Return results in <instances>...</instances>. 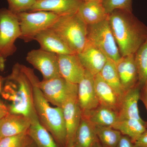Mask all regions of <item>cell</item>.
Returning <instances> with one entry per match:
<instances>
[{
	"label": "cell",
	"mask_w": 147,
	"mask_h": 147,
	"mask_svg": "<svg viewBox=\"0 0 147 147\" xmlns=\"http://www.w3.org/2000/svg\"><path fill=\"white\" fill-rule=\"evenodd\" d=\"M34 70L16 63L6 78L0 76V95L9 102V113L19 114L31 119L36 115L34 105Z\"/></svg>",
	"instance_id": "1"
},
{
	"label": "cell",
	"mask_w": 147,
	"mask_h": 147,
	"mask_svg": "<svg viewBox=\"0 0 147 147\" xmlns=\"http://www.w3.org/2000/svg\"><path fill=\"white\" fill-rule=\"evenodd\" d=\"M108 20L121 57L134 55L147 39V27L132 11L115 9Z\"/></svg>",
	"instance_id": "2"
},
{
	"label": "cell",
	"mask_w": 147,
	"mask_h": 147,
	"mask_svg": "<svg viewBox=\"0 0 147 147\" xmlns=\"http://www.w3.org/2000/svg\"><path fill=\"white\" fill-rule=\"evenodd\" d=\"M38 78L34 81V105L40 123L61 147H66L67 131L61 108L51 107L37 85Z\"/></svg>",
	"instance_id": "3"
},
{
	"label": "cell",
	"mask_w": 147,
	"mask_h": 147,
	"mask_svg": "<svg viewBox=\"0 0 147 147\" xmlns=\"http://www.w3.org/2000/svg\"><path fill=\"white\" fill-rule=\"evenodd\" d=\"M87 26L76 13L59 16L51 27L74 54L81 53L87 42Z\"/></svg>",
	"instance_id": "4"
},
{
	"label": "cell",
	"mask_w": 147,
	"mask_h": 147,
	"mask_svg": "<svg viewBox=\"0 0 147 147\" xmlns=\"http://www.w3.org/2000/svg\"><path fill=\"white\" fill-rule=\"evenodd\" d=\"M18 17L21 36L24 42H30L41 32L51 28L59 17L50 11H25L16 14Z\"/></svg>",
	"instance_id": "5"
},
{
	"label": "cell",
	"mask_w": 147,
	"mask_h": 147,
	"mask_svg": "<svg viewBox=\"0 0 147 147\" xmlns=\"http://www.w3.org/2000/svg\"><path fill=\"white\" fill-rule=\"evenodd\" d=\"M87 38V42L97 48L115 63L121 57L108 19L88 25Z\"/></svg>",
	"instance_id": "6"
},
{
	"label": "cell",
	"mask_w": 147,
	"mask_h": 147,
	"mask_svg": "<svg viewBox=\"0 0 147 147\" xmlns=\"http://www.w3.org/2000/svg\"><path fill=\"white\" fill-rule=\"evenodd\" d=\"M21 30L18 17L8 9H0V56L6 59L16 52L15 42Z\"/></svg>",
	"instance_id": "7"
},
{
	"label": "cell",
	"mask_w": 147,
	"mask_h": 147,
	"mask_svg": "<svg viewBox=\"0 0 147 147\" xmlns=\"http://www.w3.org/2000/svg\"><path fill=\"white\" fill-rule=\"evenodd\" d=\"M37 85L49 103L60 108L69 96L78 88V84H71L62 76L38 80Z\"/></svg>",
	"instance_id": "8"
},
{
	"label": "cell",
	"mask_w": 147,
	"mask_h": 147,
	"mask_svg": "<svg viewBox=\"0 0 147 147\" xmlns=\"http://www.w3.org/2000/svg\"><path fill=\"white\" fill-rule=\"evenodd\" d=\"M26 59L42 74L43 80L61 77L58 55L40 49L32 50L27 54Z\"/></svg>",
	"instance_id": "9"
},
{
	"label": "cell",
	"mask_w": 147,
	"mask_h": 147,
	"mask_svg": "<svg viewBox=\"0 0 147 147\" xmlns=\"http://www.w3.org/2000/svg\"><path fill=\"white\" fill-rule=\"evenodd\" d=\"M77 91L78 88L69 96L61 107L66 128V147L73 146L75 134L82 118V111L78 102Z\"/></svg>",
	"instance_id": "10"
},
{
	"label": "cell",
	"mask_w": 147,
	"mask_h": 147,
	"mask_svg": "<svg viewBox=\"0 0 147 147\" xmlns=\"http://www.w3.org/2000/svg\"><path fill=\"white\" fill-rule=\"evenodd\" d=\"M77 97L82 114L93 110L99 105L94 85V76L86 70L78 84Z\"/></svg>",
	"instance_id": "11"
},
{
	"label": "cell",
	"mask_w": 147,
	"mask_h": 147,
	"mask_svg": "<svg viewBox=\"0 0 147 147\" xmlns=\"http://www.w3.org/2000/svg\"><path fill=\"white\" fill-rule=\"evenodd\" d=\"M61 76L71 84H78L84 77L85 69L77 54L58 55Z\"/></svg>",
	"instance_id": "12"
},
{
	"label": "cell",
	"mask_w": 147,
	"mask_h": 147,
	"mask_svg": "<svg viewBox=\"0 0 147 147\" xmlns=\"http://www.w3.org/2000/svg\"><path fill=\"white\" fill-rule=\"evenodd\" d=\"M84 0H36L29 12L50 11L62 16L76 13Z\"/></svg>",
	"instance_id": "13"
},
{
	"label": "cell",
	"mask_w": 147,
	"mask_h": 147,
	"mask_svg": "<svg viewBox=\"0 0 147 147\" xmlns=\"http://www.w3.org/2000/svg\"><path fill=\"white\" fill-rule=\"evenodd\" d=\"M116 68L125 92L139 86L134 54L121 57L115 63Z\"/></svg>",
	"instance_id": "14"
},
{
	"label": "cell",
	"mask_w": 147,
	"mask_h": 147,
	"mask_svg": "<svg viewBox=\"0 0 147 147\" xmlns=\"http://www.w3.org/2000/svg\"><path fill=\"white\" fill-rule=\"evenodd\" d=\"M30 125L28 117L9 113L0 120V139L26 132Z\"/></svg>",
	"instance_id": "15"
},
{
	"label": "cell",
	"mask_w": 147,
	"mask_h": 147,
	"mask_svg": "<svg viewBox=\"0 0 147 147\" xmlns=\"http://www.w3.org/2000/svg\"><path fill=\"white\" fill-rule=\"evenodd\" d=\"M140 90L141 88L137 86L125 93L120 100L118 119H135L146 122L139 115L138 102L140 99Z\"/></svg>",
	"instance_id": "16"
},
{
	"label": "cell",
	"mask_w": 147,
	"mask_h": 147,
	"mask_svg": "<svg viewBox=\"0 0 147 147\" xmlns=\"http://www.w3.org/2000/svg\"><path fill=\"white\" fill-rule=\"evenodd\" d=\"M77 55L85 69L94 76L100 73L108 59L101 51L88 42Z\"/></svg>",
	"instance_id": "17"
},
{
	"label": "cell",
	"mask_w": 147,
	"mask_h": 147,
	"mask_svg": "<svg viewBox=\"0 0 147 147\" xmlns=\"http://www.w3.org/2000/svg\"><path fill=\"white\" fill-rule=\"evenodd\" d=\"M40 45V49L57 55H70L74 54L62 39L59 36L50 28L41 32L35 37Z\"/></svg>",
	"instance_id": "18"
},
{
	"label": "cell",
	"mask_w": 147,
	"mask_h": 147,
	"mask_svg": "<svg viewBox=\"0 0 147 147\" xmlns=\"http://www.w3.org/2000/svg\"><path fill=\"white\" fill-rule=\"evenodd\" d=\"M78 12L87 25L108 20L109 15L104 7L102 0H84Z\"/></svg>",
	"instance_id": "19"
},
{
	"label": "cell",
	"mask_w": 147,
	"mask_h": 147,
	"mask_svg": "<svg viewBox=\"0 0 147 147\" xmlns=\"http://www.w3.org/2000/svg\"><path fill=\"white\" fill-rule=\"evenodd\" d=\"M94 85L99 105L111 108L118 113L119 98L113 89L102 79L100 73L94 76Z\"/></svg>",
	"instance_id": "20"
},
{
	"label": "cell",
	"mask_w": 147,
	"mask_h": 147,
	"mask_svg": "<svg viewBox=\"0 0 147 147\" xmlns=\"http://www.w3.org/2000/svg\"><path fill=\"white\" fill-rule=\"evenodd\" d=\"M95 126L113 127L118 119V113L106 106L99 105L96 108L82 114Z\"/></svg>",
	"instance_id": "21"
},
{
	"label": "cell",
	"mask_w": 147,
	"mask_h": 147,
	"mask_svg": "<svg viewBox=\"0 0 147 147\" xmlns=\"http://www.w3.org/2000/svg\"><path fill=\"white\" fill-rule=\"evenodd\" d=\"M31 125L28 133L36 147H61L52 135L40 123L37 115L30 119Z\"/></svg>",
	"instance_id": "22"
},
{
	"label": "cell",
	"mask_w": 147,
	"mask_h": 147,
	"mask_svg": "<svg viewBox=\"0 0 147 147\" xmlns=\"http://www.w3.org/2000/svg\"><path fill=\"white\" fill-rule=\"evenodd\" d=\"M98 140L95 127L87 119L82 115V118L77 129L74 140V147H93Z\"/></svg>",
	"instance_id": "23"
},
{
	"label": "cell",
	"mask_w": 147,
	"mask_h": 147,
	"mask_svg": "<svg viewBox=\"0 0 147 147\" xmlns=\"http://www.w3.org/2000/svg\"><path fill=\"white\" fill-rule=\"evenodd\" d=\"M146 124L135 119H118L112 127L129 137L134 144L147 129Z\"/></svg>",
	"instance_id": "24"
},
{
	"label": "cell",
	"mask_w": 147,
	"mask_h": 147,
	"mask_svg": "<svg viewBox=\"0 0 147 147\" xmlns=\"http://www.w3.org/2000/svg\"><path fill=\"white\" fill-rule=\"evenodd\" d=\"M99 73L102 79L115 91L120 100L125 92L122 87L115 62L108 59L106 63Z\"/></svg>",
	"instance_id": "25"
},
{
	"label": "cell",
	"mask_w": 147,
	"mask_h": 147,
	"mask_svg": "<svg viewBox=\"0 0 147 147\" xmlns=\"http://www.w3.org/2000/svg\"><path fill=\"white\" fill-rule=\"evenodd\" d=\"M98 139L103 147H116L122 136L111 127L95 126Z\"/></svg>",
	"instance_id": "26"
},
{
	"label": "cell",
	"mask_w": 147,
	"mask_h": 147,
	"mask_svg": "<svg viewBox=\"0 0 147 147\" xmlns=\"http://www.w3.org/2000/svg\"><path fill=\"white\" fill-rule=\"evenodd\" d=\"M134 60L141 88L147 80V39L134 54Z\"/></svg>",
	"instance_id": "27"
},
{
	"label": "cell",
	"mask_w": 147,
	"mask_h": 147,
	"mask_svg": "<svg viewBox=\"0 0 147 147\" xmlns=\"http://www.w3.org/2000/svg\"><path fill=\"white\" fill-rule=\"evenodd\" d=\"M0 139V147H28L33 142L28 131Z\"/></svg>",
	"instance_id": "28"
},
{
	"label": "cell",
	"mask_w": 147,
	"mask_h": 147,
	"mask_svg": "<svg viewBox=\"0 0 147 147\" xmlns=\"http://www.w3.org/2000/svg\"><path fill=\"white\" fill-rule=\"evenodd\" d=\"M102 4L108 14L117 9L132 11V0H102Z\"/></svg>",
	"instance_id": "29"
},
{
	"label": "cell",
	"mask_w": 147,
	"mask_h": 147,
	"mask_svg": "<svg viewBox=\"0 0 147 147\" xmlns=\"http://www.w3.org/2000/svg\"><path fill=\"white\" fill-rule=\"evenodd\" d=\"M8 4V9L15 14L28 11L36 0H7Z\"/></svg>",
	"instance_id": "30"
},
{
	"label": "cell",
	"mask_w": 147,
	"mask_h": 147,
	"mask_svg": "<svg viewBox=\"0 0 147 147\" xmlns=\"http://www.w3.org/2000/svg\"><path fill=\"white\" fill-rule=\"evenodd\" d=\"M116 147H135V146L129 137L122 134Z\"/></svg>",
	"instance_id": "31"
},
{
	"label": "cell",
	"mask_w": 147,
	"mask_h": 147,
	"mask_svg": "<svg viewBox=\"0 0 147 147\" xmlns=\"http://www.w3.org/2000/svg\"><path fill=\"white\" fill-rule=\"evenodd\" d=\"M140 99L144 105L147 113V80L140 90ZM146 126L147 129V121L146 122Z\"/></svg>",
	"instance_id": "32"
},
{
	"label": "cell",
	"mask_w": 147,
	"mask_h": 147,
	"mask_svg": "<svg viewBox=\"0 0 147 147\" xmlns=\"http://www.w3.org/2000/svg\"><path fill=\"white\" fill-rule=\"evenodd\" d=\"M135 147H147V129L134 143Z\"/></svg>",
	"instance_id": "33"
},
{
	"label": "cell",
	"mask_w": 147,
	"mask_h": 147,
	"mask_svg": "<svg viewBox=\"0 0 147 147\" xmlns=\"http://www.w3.org/2000/svg\"><path fill=\"white\" fill-rule=\"evenodd\" d=\"M8 113V108L6 105L0 99V120L6 115Z\"/></svg>",
	"instance_id": "34"
},
{
	"label": "cell",
	"mask_w": 147,
	"mask_h": 147,
	"mask_svg": "<svg viewBox=\"0 0 147 147\" xmlns=\"http://www.w3.org/2000/svg\"><path fill=\"white\" fill-rule=\"evenodd\" d=\"M5 59L0 56V71H3L5 69Z\"/></svg>",
	"instance_id": "35"
},
{
	"label": "cell",
	"mask_w": 147,
	"mask_h": 147,
	"mask_svg": "<svg viewBox=\"0 0 147 147\" xmlns=\"http://www.w3.org/2000/svg\"><path fill=\"white\" fill-rule=\"evenodd\" d=\"M93 147H103L102 145L100 144V142H99V140H97V141L95 143Z\"/></svg>",
	"instance_id": "36"
},
{
	"label": "cell",
	"mask_w": 147,
	"mask_h": 147,
	"mask_svg": "<svg viewBox=\"0 0 147 147\" xmlns=\"http://www.w3.org/2000/svg\"><path fill=\"white\" fill-rule=\"evenodd\" d=\"M28 147H36V145L35 144V143H34V142H33L32 144L31 145H30V146H29Z\"/></svg>",
	"instance_id": "37"
},
{
	"label": "cell",
	"mask_w": 147,
	"mask_h": 147,
	"mask_svg": "<svg viewBox=\"0 0 147 147\" xmlns=\"http://www.w3.org/2000/svg\"><path fill=\"white\" fill-rule=\"evenodd\" d=\"M74 147L73 146H72V147Z\"/></svg>",
	"instance_id": "38"
},
{
	"label": "cell",
	"mask_w": 147,
	"mask_h": 147,
	"mask_svg": "<svg viewBox=\"0 0 147 147\" xmlns=\"http://www.w3.org/2000/svg\"><path fill=\"white\" fill-rule=\"evenodd\" d=\"M85 1H86V0H85Z\"/></svg>",
	"instance_id": "39"
}]
</instances>
